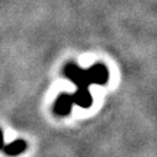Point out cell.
I'll return each mask as SVG.
<instances>
[{
    "mask_svg": "<svg viewBox=\"0 0 157 157\" xmlns=\"http://www.w3.org/2000/svg\"><path fill=\"white\" fill-rule=\"evenodd\" d=\"M63 73L72 83L77 86V89H89V86H92L88 69H83L75 63L66 64Z\"/></svg>",
    "mask_w": 157,
    "mask_h": 157,
    "instance_id": "cell-1",
    "label": "cell"
},
{
    "mask_svg": "<svg viewBox=\"0 0 157 157\" xmlns=\"http://www.w3.org/2000/svg\"><path fill=\"white\" fill-rule=\"evenodd\" d=\"M88 73H89V79L92 84L104 86L109 81V71L101 63H97L90 68H88Z\"/></svg>",
    "mask_w": 157,
    "mask_h": 157,
    "instance_id": "cell-2",
    "label": "cell"
},
{
    "mask_svg": "<svg viewBox=\"0 0 157 157\" xmlns=\"http://www.w3.org/2000/svg\"><path fill=\"white\" fill-rule=\"evenodd\" d=\"M73 99H72V94H67V93H63L61 94L56 101H55V105H53V111L56 115H59V116H66L68 115L71 111H72V106H73Z\"/></svg>",
    "mask_w": 157,
    "mask_h": 157,
    "instance_id": "cell-3",
    "label": "cell"
},
{
    "mask_svg": "<svg viewBox=\"0 0 157 157\" xmlns=\"http://www.w3.org/2000/svg\"><path fill=\"white\" fill-rule=\"evenodd\" d=\"M73 104L81 106V108H89L93 103L92 94L89 89H77L74 94H72Z\"/></svg>",
    "mask_w": 157,
    "mask_h": 157,
    "instance_id": "cell-4",
    "label": "cell"
},
{
    "mask_svg": "<svg viewBox=\"0 0 157 157\" xmlns=\"http://www.w3.org/2000/svg\"><path fill=\"white\" fill-rule=\"evenodd\" d=\"M3 150L9 156H17V155L22 153L26 150V142L24 140L19 139V140H15V141H13L8 145H4Z\"/></svg>",
    "mask_w": 157,
    "mask_h": 157,
    "instance_id": "cell-5",
    "label": "cell"
},
{
    "mask_svg": "<svg viewBox=\"0 0 157 157\" xmlns=\"http://www.w3.org/2000/svg\"><path fill=\"white\" fill-rule=\"evenodd\" d=\"M3 147H4V135L2 129H0V150H3Z\"/></svg>",
    "mask_w": 157,
    "mask_h": 157,
    "instance_id": "cell-6",
    "label": "cell"
}]
</instances>
